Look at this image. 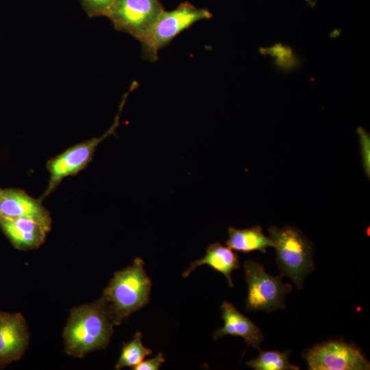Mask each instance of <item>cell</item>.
Wrapping results in <instances>:
<instances>
[{
	"label": "cell",
	"mask_w": 370,
	"mask_h": 370,
	"mask_svg": "<svg viewBox=\"0 0 370 370\" xmlns=\"http://www.w3.org/2000/svg\"><path fill=\"white\" fill-rule=\"evenodd\" d=\"M303 357L310 370H367L370 367L369 362L360 350L344 341L317 344Z\"/></svg>",
	"instance_id": "obj_8"
},
{
	"label": "cell",
	"mask_w": 370,
	"mask_h": 370,
	"mask_svg": "<svg viewBox=\"0 0 370 370\" xmlns=\"http://www.w3.org/2000/svg\"><path fill=\"white\" fill-rule=\"evenodd\" d=\"M0 217L27 219L41 225L47 232L51 229V217L42 201L20 188H1Z\"/></svg>",
	"instance_id": "obj_9"
},
{
	"label": "cell",
	"mask_w": 370,
	"mask_h": 370,
	"mask_svg": "<svg viewBox=\"0 0 370 370\" xmlns=\"http://www.w3.org/2000/svg\"><path fill=\"white\" fill-rule=\"evenodd\" d=\"M162 10L158 0H116L106 16L116 30L139 41Z\"/></svg>",
	"instance_id": "obj_7"
},
{
	"label": "cell",
	"mask_w": 370,
	"mask_h": 370,
	"mask_svg": "<svg viewBox=\"0 0 370 370\" xmlns=\"http://www.w3.org/2000/svg\"><path fill=\"white\" fill-rule=\"evenodd\" d=\"M132 90L130 88L123 95L114 123L102 136L77 143L47 160L46 166L49 173V180L47 189L39 198L41 201L51 194L65 177L77 175L90 162L98 145L115 132L119 125L121 112Z\"/></svg>",
	"instance_id": "obj_5"
},
{
	"label": "cell",
	"mask_w": 370,
	"mask_h": 370,
	"mask_svg": "<svg viewBox=\"0 0 370 370\" xmlns=\"http://www.w3.org/2000/svg\"><path fill=\"white\" fill-rule=\"evenodd\" d=\"M291 351H260L259 356L246 362V365L256 370H299L298 366L288 360Z\"/></svg>",
	"instance_id": "obj_15"
},
{
	"label": "cell",
	"mask_w": 370,
	"mask_h": 370,
	"mask_svg": "<svg viewBox=\"0 0 370 370\" xmlns=\"http://www.w3.org/2000/svg\"><path fill=\"white\" fill-rule=\"evenodd\" d=\"M111 311L102 297L90 304L73 308L63 332L65 352L82 358L105 348L113 334Z\"/></svg>",
	"instance_id": "obj_1"
},
{
	"label": "cell",
	"mask_w": 370,
	"mask_h": 370,
	"mask_svg": "<svg viewBox=\"0 0 370 370\" xmlns=\"http://www.w3.org/2000/svg\"><path fill=\"white\" fill-rule=\"evenodd\" d=\"M221 309L224 325L214 332V340L226 335L241 336L247 345L260 350L264 336L259 328L230 303L224 301Z\"/></svg>",
	"instance_id": "obj_11"
},
{
	"label": "cell",
	"mask_w": 370,
	"mask_h": 370,
	"mask_svg": "<svg viewBox=\"0 0 370 370\" xmlns=\"http://www.w3.org/2000/svg\"><path fill=\"white\" fill-rule=\"evenodd\" d=\"M28 343L29 332L23 316L0 311V368L19 360Z\"/></svg>",
	"instance_id": "obj_10"
},
{
	"label": "cell",
	"mask_w": 370,
	"mask_h": 370,
	"mask_svg": "<svg viewBox=\"0 0 370 370\" xmlns=\"http://www.w3.org/2000/svg\"><path fill=\"white\" fill-rule=\"evenodd\" d=\"M1 188H0V191H1Z\"/></svg>",
	"instance_id": "obj_21"
},
{
	"label": "cell",
	"mask_w": 370,
	"mask_h": 370,
	"mask_svg": "<svg viewBox=\"0 0 370 370\" xmlns=\"http://www.w3.org/2000/svg\"><path fill=\"white\" fill-rule=\"evenodd\" d=\"M361 149L362 166L367 176H370V135L369 132L362 127L357 128Z\"/></svg>",
	"instance_id": "obj_18"
},
{
	"label": "cell",
	"mask_w": 370,
	"mask_h": 370,
	"mask_svg": "<svg viewBox=\"0 0 370 370\" xmlns=\"http://www.w3.org/2000/svg\"><path fill=\"white\" fill-rule=\"evenodd\" d=\"M226 245L232 249L243 253L256 250L265 253L267 247L273 246L272 241L263 234L260 225L245 229L229 227Z\"/></svg>",
	"instance_id": "obj_14"
},
{
	"label": "cell",
	"mask_w": 370,
	"mask_h": 370,
	"mask_svg": "<svg viewBox=\"0 0 370 370\" xmlns=\"http://www.w3.org/2000/svg\"><path fill=\"white\" fill-rule=\"evenodd\" d=\"M0 227L12 245L22 251L38 248L47 233L37 223L23 218L0 217Z\"/></svg>",
	"instance_id": "obj_12"
},
{
	"label": "cell",
	"mask_w": 370,
	"mask_h": 370,
	"mask_svg": "<svg viewBox=\"0 0 370 370\" xmlns=\"http://www.w3.org/2000/svg\"><path fill=\"white\" fill-rule=\"evenodd\" d=\"M268 53L276 57V62L279 66L285 67V62H287L288 66H291L293 53L291 49L288 47H284L280 44L276 45L273 47L268 49Z\"/></svg>",
	"instance_id": "obj_19"
},
{
	"label": "cell",
	"mask_w": 370,
	"mask_h": 370,
	"mask_svg": "<svg viewBox=\"0 0 370 370\" xmlns=\"http://www.w3.org/2000/svg\"><path fill=\"white\" fill-rule=\"evenodd\" d=\"M116 0H80L85 11L90 17L106 16L110 8Z\"/></svg>",
	"instance_id": "obj_17"
},
{
	"label": "cell",
	"mask_w": 370,
	"mask_h": 370,
	"mask_svg": "<svg viewBox=\"0 0 370 370\" xmlns=\"http://www.w3.org/2000/svg\"><path fill=\"white\" fill-rule=\"evenodd\" d=\"M244 271L248 289L246 299L248 311L271 312L286 307L284 297L291 291V285L284 284L281 276L267 273L263 266L254 260L246 261Z\"/></svg>",
	"instance_id": "obj_6"
},
{
	"label": "cell",
	"mask_w": 370,
	"mask_h": 370,
	"mask_svg": "<svg viewBox=\"0 0 370 370\" xmlns=\"http://www.w3.org/2000/svg\"><path fill=\"white\" fill-rule=\"evenodd\" d=\"M212 16L208 10L197 8L188 2L182 3L171 11L163 9L139 40L143 57L150 62H156L158 59L159 51L181 32L195 23L209 19Z\"/></svg>",
	"instance_id": "obj_4"
},
{
	"label": "cell",
	"mask_w": 370,
	"mask_h": 370,
	"mask_svg": "<svg viewBox=\"0 0 370 370\" xmlns=\"http://www.w3.org/2000/svg\"><path fill=\"white\" fill-rule=\"evenodd\" d=\"M208 264L213 269L223 274L230 287L233 286L232 273L240 267L238 256L229 247H225L219 243L210 245L205 256L201 259L193 262L190 267L183 273V278H187L197 267Z\"/></svg>",
	"instance_id": "obj_13"
},
{
	"label": "cell",
	"mask_w": 370,
	"mask_h": 370,
	"mask_svg": "<svg viewBox=\"0 0 370 370\" xmlns=\"http://www.w3.org/2000/svg\"><path fill=\"white\" fill-rule=\"evenodd\" d=\"M151 286V279L140 258H134L131 266L114 273L102 296L111 311L114 325L121 324L147 304Z\"/></svg>",
	"instance_id": "obj_2"
},
{
	"label": "cell",
	"mask_w": 370,
	"mask_h": 370,
	"mask_svg": "<svg viewBox=\"0 0 370 370\" xmlns=\"http://www.w3.org/2000/svg\"><path fill=\"white\" fill-rule=\"evenodd\" d=\"M151 352L150 349L143 345L142 334L138 332L134 334L131 341L124 344L115 369H121L126 367H133L141 362Z\"/></svg>",
	"instance_id": "obj_16"
},
{
	"label": "cell",
	"mask_w": 370,
	"mask_h": 370,
	"mask_svg": "<svg viewBox=\"0 0 370 370\" xmlns=\"http://www.w3.org/2000/svg\"><path fill=\"white\" fill-rule=\"evenodd\" d=\"M268 232L282 274L289 277L299 289L301 288L305 277L314 268L312 243L299 230L288 225H273Z\"/></svg>",
	"instance_id": "obj_3"
},
{
	"label": "cell",
	"mask_w": 370,
	"mask_h": 370,
	"mask_svg": "<svg viewBox=\"0 0 370 370\" xmlns=\"http://www.w3.org/2000/svg\"><path fill=\"white\" fill-rule=\"evenodd\" d=\"M164 362V358L162 353L158 354L156 357L142 361L138 365L133 367L134 370H158L161 365Z\"/></svg>",
	"instance_id": "obj_20"
}]
</instances>
